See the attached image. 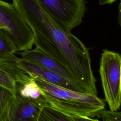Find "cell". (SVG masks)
Returning a JSON list of instances; mask_svg holds the SVG:
<instances>
[{
	"instance_id": "2",
	"label": "cell",
	"mask_w": 121,
	"mask_h": 121,
	"mask_svg": "<svg viewBox=\"0 0 121 121\" xmlns=\"http://www.w3.org/2000/svg\"><path fill=\"white\" fill-rule=\"evenodd\" d=\"M33 78L49 104L70 116L94 118L104 109V101L97 96L64 88L38 77Z\"/></svg>"
},
{
	"instance_id": "6",
	"label": "cell",
	"mask_w": 121,
	"mask_h": 121,
	"mask_svg": "<svg viewBox=\"0 0 121 121\" xmlns=\"http://www.w3.org/2000/svg\"><path fill=\"white\" fill-rule=\"evenodd\" d=\"M47 104L44 96L35 99L16 92L0 116V121H37L42 109Z\"/></svg>"
},
{
	"instance_id": "8",
	"label": "cell",
	"mask_w": 121,
	"mask_h": 121,
	"mask_svg": "<svg viewBox=\"0 0 121 121\" xmlns=\"http://www.w3.org/2000/svg\"><path fill=\"white\" fill-rule=\"evenodd\" d=\"M17 58L14 54L0 60V85L10 90L15 95L17 84H24L32 77L18 65Z\"/></svg>"
},
{
	"instance_id": "10",
	"label": "cell",
	"mask_w": 121,
	"mask_h": 121,
	"mask_svg": "<svg viewBox=\"0 0 121 121\" xmlns=\"http://www.w3.org/2000/svg\"><path fill=\"white\" fill-rule=\"evenodd\" d=\"M37 121H76L74 118L50 106H44L41 110Z\"/></svg>"
},
{
	"instance_id": "16",
	"label": "cell",
	"mask_w": 121,
	"mask_h": 121,
	"mask_svg": "<svg viewBox=\"0 0 121 121\" xmlns=\"http://www.w3.org/2000/svg\"><path fill=\"white\" fill-rule=\"evenodd\" d=\"M118 19L119 23L121 27V0L120 1L119 5L118 6Z\"/></svg>"
},
{
	"instance_id": "12",
	"label": "cell",
	"mask_w": 121,
	"mask_h": 121,
	"mask_svg": "<svg viewBox=\"0 0 121 121\" xmlns=\"http://www.w3.org/2000/svg\"><path fill=\"white\" fill-rule=\"evenodd\" d=\"M14 96V94L10 90L0 85V116Z\"/></svg>"
},
{
	"instance_id": "5",
	"label": "cell",
	"mask_w": 121,
	"mask_h": 121,
	"mask_svg": "<svg viewBox=\"0 0 121 121\" xmlns=\"http://www.w3.org/2000/svg\"><path fill=\"white\" fill-rule=\"evenodd\" d=\"M56 22L71 31L82 22L86 11L85 0H37Z\"/></svg>"
},
{
	"instance_id": "3",
	"label": "cell",
	"mask_w": 121,
	"mask_h": 121,
	"mask_svg": "<svg viewBox=\"0 0 121 121\" xmlns=\"http://www.w3.org/2000/svg\"><path fill=\"white\" fill-rule=\"evenodd\" d=\"M99 74L105 101L110 111H118L121 106V55L104 50L100 58Z\"/></svg>"
},
{
	"instance_id": "4",
	"label": "cell",
	"mask_w": 121,
	"mask_h": 121,
	"mask_svg": "<svg viewBox=\"0 0 121 121\" xmlns=\"http://www.w3.org/2000/svg\"><path fill=\"white\" fill-rule=\"evenodd\" d=\"M0 28L8 32L16 52L32 49L33 32L13 4L0 0Z\"/></svg>"
},
{
	"instance_id": "9",
	"label": "cell",
	"mask_w": 121,
	"mask_h": 121,
	"mask_svg": "<svg viewBox=\"0 0 121 121\" xmlns=\"http://www.w3.org/2000/svg\"><path fill=\"white\" fill-rule=\"evenodd\" d=\"M18 53L22 59L36 63L61 77L75 81L68 71L37 48L20 52Z\"/></svg>"
},
{
	"instance_id": "14",
	"label": "cell",
	"mask_w": 121,
	"mask_h": 121,
	"mask_svg": "<svg viewBox=\"0 0 121 121\" xmlns=\"http://www.w3.org/2000/svg\"><path fill=\"white\" fill-rule=\"evenodd\" d=\"M76 121H100L94 118L88 117H80V116H72Z\"/></svg>"
},
{
	"instance_id": "11",
	"label": "cell",
	"mask_w": 121,
	"mask_h": 121,
	"mask_svg": "<svg viewBox=\"0 0 121 121\" xmlns=\"http://www.w3.org/2000/svg\"><path fill=\"white\" fill-rule=\"evenodd\" d=\"M16 52L8 32L4 28H0V60L5 59Z\"/></svg>"
},
{
	"instance_id": "1",
	"label": "cell",
	"mask_w": 121,
	"mask_h": 121,
	"mask_svg": "<svg viewBox=\"0 0 121 121\" xmlns=\"http://www.w3.org/2000/svg\"><path fill=\"white\" fill-rule=\"evenodd\" d=\"M12 4L31 28L34 44L74 77L91 64L88 48L78 37L56 22L37 0H12Z\"/></svg>"
},
{
	"instance_id": "15",
	"label": "cell",
	"mask_w": 121,
	"mask_h": 121,
	"mask_svg": "<svg viewBox=\"0 0 121 121\" xmlns=\"http://www.w3.org/2000/svg\"><path fill=\"white\" fill-rule=\"evenodd\" d=\"M117 0H99L98 3L100 5L102 6L106 4H111Z\"/></svg>"
},
{
	"instance_id": "7",
	"label": "cell",
	"mask_w": 121,
	"mask_h": 121,
	"mask_svg": "<svg viewBox=\"0 0 121 121\" xmlns=\"http://www.w3.org/2000/svg\"><path fill=\"white\" fill-rule=\"evenodd\" d=\"M17 63L19 68L33 78H39L49 83L64 88L79 92L87 93L85 89L74 81L61 77L36 63L21 58L18 59Z\"/></svg>"
},
{
	"instance_id": "13",
	"label": "cell",
	"mask_w": 121,
	"mask_h": 121,
	"mask_svg": "<svg viewBox=\"0 0 121 121\" xmlns=\"http://www.w3.org/2000/svg\"><path fill=\"white\" fill-rule=\"evenodd\" d=\"M103 121H121V112L103 110L98 116Z\"/></svg>"
}]
</instances>
